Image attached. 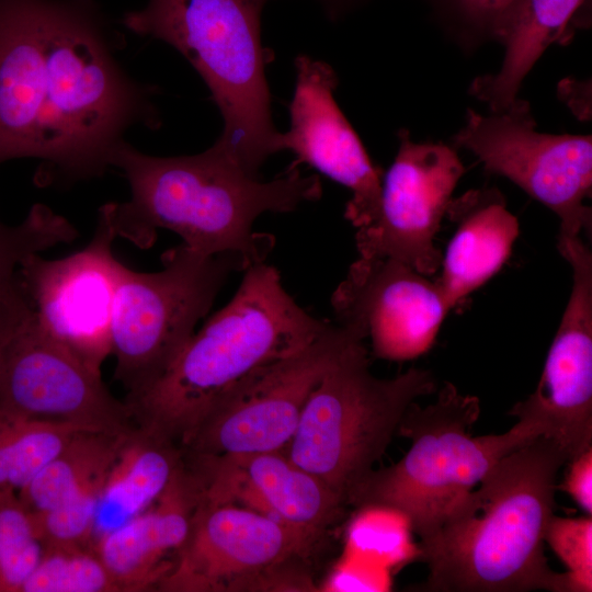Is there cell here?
<instances>
[{
    "label": "cell",
    "mask_w": 592,
    "mask_h": 592,
    "mask_svg": "<svg viewBox=\"0 0 592 592\" xmlns=\"http://www.w3.org/2000/svg\"><path fill=\"white\" fill-rule=\"evenodd\" d=\"M124 36L94 0H0V163L38 179L101 177L136 126L158 129L157 87L117 59Z\"/></svg>",
    "instance_id": "1"
},
{
    "label": "cell",
    "mask_w": 592,
    "mask_h": 592,
    "mask_svg": "<svg viewBox=\"0 0 592 592\" xmlns=\"http://www.w3.org/2000/svg\"><path fill=\"white\" fill-rule=\"evenodd\" d=\"M112 167L122 171L130 198L112 202L117 237L141 249L152 246L159 228L179 235L183 244L205 254H236L249 265L264 262L274 246L257 232L264 213H287L321 197L318 175H304L297 166L271 180L247 174L213 146L191 156L155 157L127 141Z\"/></svg>",
    "instance_id": "2"
},
{
    "label": "cell",
    "mask_w": 592,
    "mask_h": 592,
    "mask_svg": "<svg viewBox=\"0 0 592 592\" xmlns=\"http://www.w3.org/2000/svg\"><path fill=\"white\" fill-rule=\"evenodd\" d=\"M568 460L545 435L500 459L420 542L430 573L419 591L568 592L565 572L544 554L557 474Z\"/></svg>",
    "instance_id": "3"
},
{
    "label": "cell",
    "mask_w": 592,
    "mask_h": 592,
    "mask_svg": "<svg viewBox=\"0 0 592 592\" xmlns=\"http://www.w3.org/2000/svg\"><path fill=\"white\" fill-rule=\"evenodd\" d=\"M230 301L193 333L163 372L126 397L136 426L182 447L218 401L255 371L321 337L320 320L264 262L244 270Z\"/></svg>",
    "instance_id": "4"
},
{
    "label": "cell",
    "mask_w": 592,
    "mask_h": 592,
    "mask_svg": "<svg viewBox=\"0 0 592 592\" xmlns=\"http://www.w3.org/2000/svg\"><path fill=\"white\" fill-rule=\"evenodd\" d=\"M269 1L148 0L121 21L138 35L169 44L195 68L224 122L213 147L254 178L281 151L265 77L272 56L261 36Z\"/></svg>",
    "instance_id": "5"
},
{
    "label": "cell",
    "mask_w": 592,
    "mask_h": 592,
    "mask_svg": "<svg viewBox=\"0 0 592 592\" xmlns=\"http://www.w3.org/2000/svg\"><path fill=\"white\" fill-rule=\"evenodd\" d=\"M479 414V399L460 394L451 383L435 402L424 408L413 402L397 431L411 440L409 451L396 464L374 469L351 504L392 508L407 516L421 542L429 538L500 459L543 435L537 423L520 418L502 434L471 436Z\"/></svg>",
    "instance_id": "6"
},
{
    "label": "cell",
    "mask_w": 592,
    "mask_h": 592,
    "mask_svg": "<svg viewBox=\"0 0 592 592\" xmlns=\"http://www.w3.org/2000/svg\"><path fill=\"white\" fill-rule=\"evenodd\" d=\"M435 391L428 369L411 367L392 378L373 375L364 340L355 337L309 394L284 453L351 504L408 408Z\"/></svg>",
    "instance_id": "7"
},
{
    "label": "cell",
    "mask_w": 592,
    "mask_h": 592,
    "mask_svg": "<svg viewBox=\"0 0 592 592\" xmlns=\"http://www.w3.org/2000/svg\"><path fill=\"white\" fill-rule=\"evenodd\" d=\"M162 269L119 267L112 315L115 379L134 394L169 365L194 333L232 272L250 265L239 255H205L183 243L166 251Z\"/></svg>",
    "instance_id": "8"
},
{
    "label": "cell",
    "mask_w": 592,
    "mask_h": 592,
    "mask_svg": "<svg viewBox=\"0 0 592 592\" xmlns=\"http://www.w3.org/2000/svg\"><path fill=\"white\" fill-rule=\"evenodd\" d=\"M316 540L234 502L200 498L186 539L158 590L229 592L309 590L297 570Z\"/></svg>",
    "instance_id": "9"
},
{
    "label": "cell",
    "mask_w": 592,
    "mask_h": 592,
    "mask_svg": "<svg viewBox=\"0 0 592 592\" xmlns=\"http://www.w3.org/2000/svg\"><path fill=\"white\" fill-rule=\"evenodd\" d=\"M454 147L475 155L485 171L504 177L560 220L559 236L590 232L592 210L591 135H551L536 129L527 101L516 99L500 112L467 110Z\"/></svg>",
    "instance_id": "10"
},
{
    "label": "cell",
    "mask_w": 592,
    "mask_h": 592,
    "mask_svg": "<svg viewBox=\"0 0 592 592\" xmlns=\"http://www.w3.org/2000/svg\"><path fill=\"white\" fill-rule=\"evenodd\" d=\"M355 337L331 323L306 348L255 371L218 401L182 447L193 457L285 449L309 394Z\"/></svg>",
    "instance_id": "11"
},
{
    "label": "cell",
    "mask_w": 592,
    "mask_h": 592,
    "mask_svg": "<svg viewBox=\"0 0 592 592\" xmlns=\"http://www.w3.org/2000/svg\"><path fill=\"white\" fill-rule=\"evenodd\" d=\"M116 237L111 202L100 207L87 247L56 260L34 253L19 269L37 325L99 372L112 354V315L122 265L112 250Z\"/></svg>",
    "instance_id": "12"
},
{
    "label": "cell",
    "mask_w": 592,
    "mask_h": 592,
    "mask_svg": "<svg viewBox=\"0 0 592 592\" xmlns=\"http://www.w3.org/2000/svg\"><path fill=\"white\" fill-rule=\"evenodd\" d=\"M0 410L129 435L137 430L125 401L95 371L50 338L34 315L0 355Z\"/></svg>",
    "instance_id": "13"
},
{
    "label": "cell",
    "mask_w": 592,
    "mask_h": 592,
    "mask_svg": "<svg viewBox=\"0 0 592 592\" xmlns=\"http://www.w3.org/2000/svg\"><path fill=\"white\" fill-rule=\"evenodd\" d=\"M380 185L375 221L356 231L363 258H389L429 276L440 270L434 244L441 221L465 167L455 149L443 143H417L406 129Z\"/></svg>",
    "instance_id": "14"
},
{
    "label": "cell",
    "mask_w": 592,
    "mask_h": 592,
    "mask_svg": "<svg viewBox=\"0 0 592 592\" xmlns=\"http://www.w3.org/2000/svg\"><path fill=\"white\" fill-rule=\"evenodd\" d=\"M558 250L572 270L569 300L536 389L509 414L533 420L570 460L592 447V253L581 236H559Z\"/></svg>",
    "instance_id": "15"
},
{
    "label": "cell",
    "mask_w": 592,
    "mask_h": 592,
    "mask_svg": "<svg viewBox=\"0 0 592 592\" xmlns=\"http://www.w3.org/2000/svg\"><path fill=\"white\" fill-rule=\"evenodd\" d=\"M331 304L338 325L368 339L375 357L396 362L426 353L449 311L436 281L389 258L358 257Z\"/></svg>",
    "instance_id": "16"
},
{
    "label": "cell",
    "mask_w": 592,
    "mask_h": 592,
    "mask_svg": "<svg viewBox=\"0 0 592 592\" xmlns=\"http://www.w3.org/2000/svg\"><path fill=\"white\" fill-rule=\"evenodd\" d=\"M295 69L291 126L280 135V149L296 156L292 166L307 163L349 189L345 218L356 231L363 230L378 214L382 173L335 102L338 77L332 67L298 55Z\"/></svg>",
    "instance_id": "17"
},
{
    "label": "cell",
    "mask_w": 592,
    "mask_h": 592,
    "mask_svg": "<svg viewBox=\"0 0 592 592\" xmlns=\"http://www.w3.org/2000/svg\"><path fill=\"white\" fill-rule=\"evenodd\" d=\"M201 492L197 475L182 462L153 504L92 544L121 592L158 587L172 566L168 556L187 537Z\"/></svg>",
    "instance_id": "18"
},
{
    "label": "cell",
    "mask_w": 592,
    "mask_h": 592,
    "mask_svg": "<svg viewBox=\"0 0 592 592\" xmlns=\"http://www.w3.org/2000/svg\"><path fill=\"white\" fill-rule=\"evenodd\" d=\"M217 489L229 502L317 540L342 513V500L283 451L221 456Z\"/></svg>",
    "instance_id": "19"
},
{
    "label": "cell",
    "mask_w": 592,
    "mask_h": 592,
    "mask_svg": "<svg viewBox=\"0 0 592 592\" xmlns=\"http://www.w3.org/2000/svg\"><path fill=\"white\" fill-rule=\"evenodd\" d=\"M445 216L455 225L436 280L454 308L493 277L510 258L520 224L497 187L469 190L448 203Z\"/></svg>",
    "instance_id": "20"
},
{
    "label": "cell",
    "mask_w": 592,
    "mask_h": 592,
    "mask_svg": "<svg viewBox=\"0 0 592 592\" xmlns=\"http://www.w3.org/2000/svg\"><path fill=\"white\" fill-rule=\"evenodd\" d=\"M588 0H512L493 31V42L504 47L500 70L474 79L469 94L490 112L509 107L524 78L554 43L570 38L572 24Z\"/></svg>",
    "instance_id": "21"
},
{
    "label": "cell",
    "mask_w": 592,
    "mask_h": 592,
    "mask_svg": "<svg viewBox=\"0 0 592 592\" xmlns=\"http://www.w3.org/2000/svg\"><path fill=\"white\" fill-rule=\"evenodd\" d=\"M182 462L178 445L137 428L103 481L91 546L153 504Z\"/></svg>",
    "instance_id": "22"
},
{
    "label": "cell",
    "mask_w": 592,
    "mask_h": 592,
    "mask_svg": "<svg viewBox=\"0 0 592 592\" xmlns=\"http://www.w3.org/2000/svg\"><path fill=\"white\" fill-rule=\"evenodd\" d=\"M129 435L78 431L18 492L19 498L31 512L61 504L109 471Z\"/></svg>",
    "instance_id": "23"
},
{
    "label": "cell",
    "mask_w": 592,
    "mask_h": 592,
    "mask_svg": "<svg viewBox=\"0 0 592 592\" xmlns=\"http://www.w3.org/2000/svg\"><path fill=\"white\" fill-rule=\"evenodd\" d=\"M80 430L0 410V492H19Z\"/></svg>",
    "instance_id": "24"
},
{
    "label": "cell",
    "mask_w": 592,
    "mask_h": 592,
    "mask_svg": "<svg viewBox=\"0 0 592 592\" xmlns=\"http://www.w3.org/2000/svg\"><path fill=\"white\" fill-rule=\"evenodd\" d=\"M77 236L70 221L44 204H35L18 225L0 220V308L26 296L19 273L25 258Z\"/></svg>",
    "instance_id": "25"
},
{
    "label": "cell",
    "mask_w": 592,
    "mask_h": 592,
    "mask_svg": "<svg viewBox=\"0 0 592 592\" xmlns=\"http://www.w3.org/2000/svg\"><path fill=\"white\" fill-rule=\"evenodd\" d=\"M351 521L346 532L345 555L388 570L421 558L420 545L401 512L380 504H366Z\"/></svg>",
    "instance_id": "26"
},
{
    "label": "cell",
    "mask_w": 592,
    "mask_h": 592,
    "mask_svg": "<svg viewBox=\"0 0 592 592\" xmlns=\"http://www.w3.org/2000/svg\"><path fill=\"white\" fill-rule=\"evenodd\" d=\"M21 592H121L92 547L44 548Z\"/></svg>",
    "instance_id": "27"
},
{
    "label": "cell",
    "mask_w": 592,
    "mask_h": 592,
    "mask_svg": "<svg viewBox=\"0 0 592 592\" xmlns=\"http://www.w3.org/2000/svg\"><path fill=\"white\" fill-rule=\"evenodd\" d=\"M44 547L18 492H0V592H21Z\"/></svg>",
    "instance_id": "28"
},
{
    "label": "cell",
    "mask_w": 592,
    "mask_h": 592,
    "mask_svg": "<svg viewBox=\"0 0 592 592\" xmlns=\"http://www.w3.org/2000/svg\"><path fill=\"white\" fill-rule=\"evenodd\" d=\"M106 474L61 504L32 512L44 548L91 547L99 497Z\"/></svg>",
    "instance_id": "29"
},
{
    "label": "cell",
    "mask_w": 592,
    "mask_h": 592,
    "mask_svg": "<svg viewBox=\"0 0 592 592\" xmlns=\"http://www.w3.org/2000/svg\"><path fill=\"white\" fill-rule=\"evenodd\" d=\"M443 30L464 49L493 42V31L512 0H422Z\"/></svg>",
    "instance_id": "30"
},
{
    "label": "cell",
    "mask_w": 592,
    "mask_h": 592,
    "mask_svg": "<svg viewBox=\"0 0 592 592\" xmlns=\"http://www.w3.org/2000/svg\"><path fill=\"white\" fill-rule=\"evenodd\" d=\"M545 542L567 568L565 572L568 592L592 591V519H550Z\"/></svg>",
    "instance_id": "31"
},
{
    "label": "cell",
    "mask_w": 592,
    "mask_h": 592,
    "mask_svg": "<svg viewBox=\"0 0 592 592\" xmlns=\"http://www.w3.org/2000/svg\"><path fill=\"white\" fill-rule=\"evenodd\" d=\"M390 570L369 561L345 555L337 563L323 584V591H387Z\"/></svg>",
    "instance_id": "32"
},
{
    "label": "cell",
    "mask_w": 592,
    "mask_h": 592,
    "mask_svg": "<svg viewBox=\"0 0 592 592\" xmlns=\"http://www.w3.org/2000/svg\"><path fill=\"white\" fill-rule=\"evenodd\" d=\"M561 488L584 510L592 513V447L571 458Z\"/></svg>",
    "instance_id": "33"
},
{
    "label": "cell",
    "mask_w": 592,
    "mask_h": 592,
    "mask_svg": "<svg viewBox=\"0 0 592 592\" xmlns=\"http://www.w3.org/2000/svg\"><path fill=\"white\" fill-rule=\"evenodd\" d=\"M32 315L33 310L26 296L0 308V355Z\"/></svg>",
    "instance_id": "34"
},
{
    "label": "cell",
    "mask_w": 592,
    "mask_h": 592,
    "mask_svg": "<svg viewBox=\"0 0 592 592\" xmlns=\"http://www.w3.org/2000/svg\"><path fill=\"white\" fill-rule=\"evenodd\" d=\"M329 18L335 20L367 0H318Z\"/></svg>",
    "instance_id": "35"
}]
</instances>
